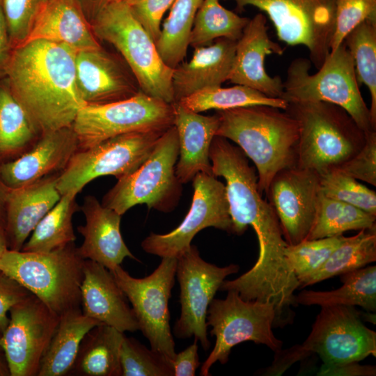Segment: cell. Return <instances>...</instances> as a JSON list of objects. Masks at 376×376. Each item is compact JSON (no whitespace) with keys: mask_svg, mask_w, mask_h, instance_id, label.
Returning <instances> with one entry per match:
<instances>
[{"mask_svg":"<svg viewBox=\"0 0 376 376\" xmlns=\"http://www.w3.org/2000/svg\"><path fill=\"white\" fill-rule=\"evenodd\" d=\"M75 56L70 47L44 40L12 50L6 84L40 136L71 127L86 104L77 88Z\"/></svg>","mask_w":376,"mask_h":376,"instance_id":"obj_1","label":"cell"},{"mask_svg":"<svg viewBox=\"0 0 376 376\" xmlns=\"http://www.w3.org/2000/svg\"><path fill=\"white\" fill-rule=\"evenodd\" d=\"M216 113V136L235 143L253 162L262 194L279 171L297 164L299 125L285 110L252 105Z\"/></svg>","mask_w":376,"mask_h":376,"instance_id":"obj_2","label":"cell"},{"mask_svg":"<svg viewBox=\"0 0 376 376\" xmlns=\"http://www.w3.org/2000/svg\"><path fill=\"white\" fill-rule=\"evenodd\" d=\"M212 173L226 181V192L232 221V233L242 235L251 226L258 237L259 249L267 250L284 242L277 216L262 198L258 174L248 157L228 139L215 136L210 150Z\"/></svg>","mask_w":376,"mask_h":376,"instance_id":"obj_3","label":"cell"},{"mask_svg":"<svg viewBox=\"0 0 376 376\" xmlns=\"http://www.w3.org/2000/svg\"><path fill=\"white\" fill-rule=\"evenodd\" d=\"M285 110L298 123L297 164L319 175L337 168L363 146L366 133L336 104L288 102Z\"/></svg>","mask_w":376,"mask_h":376,"instance_id":"obj_4","label":"cell"},{"mask_svg":"<svg viewBox=\"0 0 376 376\" xmlns=\"http://www.w3.org/2000/svg\"><path fill=\"white\" fill-rule=\"evenodd\" d=\"M84 261L75 243L49 252L8 249L0 258V271L61 316L81 308Z\"/></svg>","mask_w":376,"mask_h":376,"instance_id":"obj_5","label":"cell"},{"mask_svg":"<svg viewBox=\"0 0 376 376\" xmlns=\"http://www.w3.org/2000/svg\"><path fill=\"white\" fill-rule=\"evenodd\" d=\"M311 64L305 58L290 63L281 98L287 103L322 101L336 104L345 109L366 133L376 131L344 41L329 53L314 74L309 72Z\"/></svg>","mask_w":376,"mask_h":376,"instance_id":"obj_6","label":"cell"},{"mask_svg":"<svg viewBox=\"0 0 376 376\" xmlns=\"http://www.w3.org/2000/svg\"><path fill=\"white\" fill-rule=\"evenodd\" d=\"M93 31L121 54L141 91L167 103L175 102L173 68L161 58L155 42L133 15L128 4L116 0L93 19Z\"/></svg>","mask_w":376,"mask_h":376,"instance_id":"obj_7","label":"cell"},{"mask_svg":"<svg viewBox=\"0 0 376 376\" xmlns=\"http://www.w3.org/2000/svg\"><path fill=\"white\" fill-rule=\"evenodd\" d=\"M179 143L174 125L157 141L147 159L133 173L118 180L103 196L102 204L120 215L139 204L169 212L175 209L182 194L175 174Z\"/></svg>","mask_w":376,"mask_h":376,"instance_id":"obj_8","label":"cell"},{"mask_svg":"<svg viewBox=\"0 0 376 376\" xmlns=\"http://www.w3.org/2000/svg\"><path fill=\"white\" fill-rule=\"evenodd\" d=\"M225 299H213L207 314L206 322L215 336L214 346L200 371L202 376L210 375V370L219 361H228L231 349L244 341L263 344L276 352L283 343L274 334L276 311L269 302L244 300L235 290H228Z\"/></svg>","mask_w":376,"mask_h":376,"instance_id":"obj_9","label":"cell"},{"mask_svg":"<svg viewBox=\"0 0 376 376\" xmlns=\"http://www.w3.org/2000/svg\"><path fill=\"white\" fill-rule=\"evenodd\" d=\"M173 104L142 91L134 96L104 104H86L72 124L79 150L106 139L136 132H165L173 125Z\"/></svg>","mask_w":376,"mask_h":376,"instance_id":"obj_10","label":"cell"},{"mask_svg":"<svg viewBox=\"0 0 376 376\" xmlns=\"http://www.w3.org/2000/svg\"><path fill=\"white\" fill-rule=\"evenodd\" d=\"M237 11L247 6L260 10L272 22L278 39L288 45H302L311 63L320 68L330 52L336 0H228Z\"/></svg>","mask_w":376,"mask_h":376,"instance_id":"obj_11","label":"cell"},{"mask_svg":"<svg viewBox=\"0 0 376 376\" xmlns=\"http://www.w3.org/2000/svg\"><path fill=\"white\" fill-rule=\"evenodd\" d=\"M164 132L127 133L78 150L58 175L59 193L77 195L97 178L113 175L118 180L131 174L147 159Z\"/></svg>","mask_w":376,"mask_h":376,"instance_id":"obj_12","label":"cell"},{"mask_svg":"<svg viewBox=\"0 0 376 376\" xmlns=\"http://www.w3.org/2000/svg\"><path fill=\"white\" fill-rule=\"evenodd\" d=\"M149 276L134 278L120 265L110 270L131 303L139 330L150 348L171 361L176 354L170 327L169 300L175 283L178 259L162 258Z\"/></svg>","mask_w":376,"mask_h":376,"instance_id":"obj_13","label":"cell"},{"mask_svg":"<svg viewBox=\"0 0 376 376\" xmlns=\"http://www.w3.org/2000/svg\"><path fill=\"white\" fill-rule=\"evenodd\" d=\"M295 348L301 360L315 353L324 365L359 362L376 356V333L361 322L354 306H323L308 336Z\"/></svg>","mask_w":376,"mask_h":376,"instance_id":"obj_14","label":"cell"},{"mask_svg":"<svg viewBox=\"0 0 376 376\" xmlns=\"http://www.w3.org/2000/svg\"><path fill=\"white\" fill-rule=\"evenodd\" d=\"M239 269L235 264L218 267L206 262L194 245L178 258L175 275L180 288L181 313L173 327L175 336H194L205 350L209 349L206 322L208 307L225 279Z\"/></svg>","mask_w":376,"mask_h":376,"instance_id":"obj_15","label":"cell"},{"mask_svg":"<svg viewBox=\"0 0 376 376\" xmlns=\"http://www.w3.org/2000/svg\"><path fill=\"white\" fill-rule=\"evenodd\" d=\"M191 207L185 217L172 231L151 233L141 242L146 253L161 258H178L191 246L201 230L213 227L232 233L226 187L212 174L197 173L194 179Z\"/></svg>","mask_w":376,"mask_h":376,"instance_id":"obj_16","label":"cell"},{"mask_svg":"<svg viewBox=\"0 0 376 376\" xmlns=\"http://www.w3.org/2000/svg\"><path fill=\"white\" fill-rule=\"evenodd\" d=\"M1 334L10 376H37L60 316L33 294L14 305Z\"/></svg>","mask_w":376,"mask_h":376,"instance_id":"obj_17","label":"cell"},{"mask_svg":"<svg viewBox=\"0 0 376 376\" xmlns=\"http://www.w3.org/2000/svg\"><path fill=\"white\" fill-rule=\"evenodd\" d=\"M320 193V175L298 165L282 169L273 178L265 194L287 244L306 240Z\"/></svg>","mask_w":376,"mask_h":376,"instance_id":"obj_18","label":"cell"},{"mask_svg":"<svg viewBox=\"0 0 376 376\" xmlns=\"http://www.w3.org/2000/svg\"><path fill=\"white\" fill-rule=\"evenodd\" d=\"M284 49L269 36L267 17L258 13L251 18L236 42L235 52L228 81L245 86L264 95L281 98L283 81L280 76H270L265 59L270 54L282 55Z\"/></svg>","mask_w":376,"mask_h":376,"instance_id":"obj_19","label":"cell"},{"mask_svg":"<svg viewBox=\"0 0 376 376\" xmlns=\"http://www.w3.org/2000/svg\"><path fill=\"white\" fill-rule=\"evenodd\" d=\"M79 150L72 126L42 134L18 157L0 164V178L10 189L63 171Z\"/></svg>","mask_w":376,"mask_h":376,"instance_id":"obj_20","label":"cell"},{"mask_svg":"<svg viewBox=\"0 0 376 376\" xmlns=\"http://www.w3.org/2000/svg\"><path fill=\"white\" fill-rule=\"evenodd\" d=\"M76 80L86 104H104L130 98L141 90L132 73L101 48L76 52Z\"/></svg>","mask_w":376,"mask_h":376,"instance_id":"obj_21","label":"cell"},{"mask_svg":"<svg viewBox=\"0 0 376 376\" xmlns=\"http://www.w3.org/2000/svg\"><path fill=\"white\" fill-rule=\"evenodd\" d=\"M81 307L86 316L123 333L139 330L129 301L111 272L91 260L84 264Z\"/></svg>","mask_w":376,"mask_h":376,"instance_id":"obj_22","label":"cell"},{"mask_svg":"<svg viewBox=\"0 0 376 376\" xmlns=\"http://www.w3.org/2000/svg\"><path fill=\"white\" fill-rule=\"evenodd\" d=\"M80 210L84 215L85 224L77 227L84 237L77 249L84 260L97 262L109 270L120 265L125 258L138 260L123 239L122 215L103 205L92 195L85 196Z\"/></svg>","mask_w":376,"mask_h":376,"instance_id":"obj_23","label":"cell"},{"mask_svg":"<svg viewBox=\"0 0 376 376\" xmlns=\"http://www.w3.org/2000/svg\"><path fill=\"white\" fill-rule=\"evenodd\" d=\"M58 174L10 189L5 228L9 250L21 251L39 221L60 200L61 195L56 187Z\"/></svg>","mask_w":376,"mask_h":376,"instance_id":"obj_24","label":"cell"},{"mask_svg":"<svg viewBox=\"0 0 376 376\" xmlns=\"http://www.w3.org/2000/svg\"><path fill=\"white\" fill-rule=\"evenodd\" d=\"M237 40L219 38L209 45L194 48L191 58L173 68L175 102L201 90L221 86L228 81Z\"/></svg>","mask_w":376,"mask_h":376,"instance_id":"obj_25","label":"cell"},{"mask_svg":"<svg viewBox=\"0 0 376 376\" xmlns=\"http://www.w3.org/2000/svg\"><path fill=\"white\" fill-rule=\"evenodd\" d=\"M173 125L178 133L179 159L175 174L182 184L192 181L198 173L212 174L210 159L212 141L219 125L217 113L204 116L173 103Z\"/></svg>","mask_w":376,"mask_h":376,"instance_id":"obj_26","label":"cell"},{"mask_svg":"<svg viewBox=\"0 0 376 376\" xmlns=\"http://www.w3.org/2000/svg\"><path fill=\"white\" fill-rule=\"evenodd\" d=\"M95 36L79 0H47L24 42L48 40L77 52L101 48Z\"/></svg>","mask_w":376,"mask_h":376,"instance_id":"obj_27","label":"cell"},{"mask_svg":"<svg viewBox=\"0 0 376 376\" xmlns=\"http://www.w3.org/2000/svg\"><path fill=\"white\" fill-rule=\"evenodd\" d=\"M125 334L100 324L84 336L68 375L122 376L120 351Z\"/></svg>","mask_w":376,"mask_h":376,"instance_id":"obj_28","label":"cell"},{"mask_svg":"<svg viewBox=\"0 0 376 376\" xmlns=\"http://www.w3.org/2000/svg\"><path fill=\"white\" fill-rule=\"evenodd\" d=\"M100 324L86 316L81 308L61 315L57 328L40 361L37 376L68 375L84 336Z\"/></svg>","mask_w":376,"mask_h":376,"instance_id":"obj_29","label":"cell"},{"mask_svg":"<svg viewBox=\"0 0 376 376\" xmlns=\"http://www.w3.org/2000/svg\"><path fill=\"white\" fill-rule=\"evenodd\" d=\"M343 285L330 291L302 290L295 296L297 304L305 306H359L376 311V266H370L341 275Z\"/></svg>","mask_w":376,"mask_h":376,"instance_id":"obj_30","label":"cell"},{"mask_svg":"<svg viewBox=\"0 0 376 376\" xmlns=\"http://www.w3.org/2000/svg\"><path fill=\"white\" fill-rule=\"evenodd\" d=\"M375 260L376 228L361 230L355 235L345 237L317 270L299 279L300 287L359 269Z\"/></svg>","mask_w":376,"mask_h":376,"instance_id":"obj_31","label":"cell"},{"mask_svg":"<svg viewBox=\"0 0 376 376\" xmlns=\"http://www.w3.org/2000/svg\"><path fill=\"white\" fill-rule=\"evenodd\" d=\"M77 195L61 196L58 203L37 224L21 251L49 252L75 243L77 237L72 226V217L78 211Z\"/></svg>","mask_w":376,"mask_h":376,"instance_id":"obj_32","label":"cell"},{"mask_svg":"<svg viewBox=\"0 0 376 376\" xmlns=\"http://www.w3.org/2000/svg\"><path fill=\"white\" fill-rule=\"evenodd\" d=\"M40 136L7 84L0 86V159L18 157Z\"/></svg>","mask_w":376,"mask_h":376,"instance_id":"obj_33","label":"cell"},{"mask_svg":"<svg viewBox=\"0 0 376 376\" xmlns=\"http://www.w3.org/2000/svg\"><path fill=\"white\" fill-rule=\"evenodd\" d=\"M376 216L320 193L314 220L306 240L343 235L348 230L376 228Z\"/></svg>","mask_w":376,"mask_h":376,"instance_id":"obj_34","label":"cell"},{"mask_svg":"<svg viewBox=\"0 0 376 376\" xmlns=\"http://www.w3.org/2000/svg\"><path fill=\"white\" fill-rule=\"evenodd\" d=\"M203 0H175L164 19L155 42L157 51L169 67L175 68L183 61L196 12Z\"/></svg>","mask_w":376,"mask_h":376,"instance_id":"obj_35","label":"cell"},{"mask_svg":"<svg viewBox=\"0 0 376 376\" xmlns=\"http://www.w3.org/2000/svg\"><path fill=\"white\" fill-rule=\"evenodd\" d=\"M249 19L226 8L219 0H203L194 20L189 45L207 46L221 38L237 40Z\"/></svg>","mask_w":376,"mask_h":376,"instance_id":"obj_36","label":"cell"},{"mask_svg":"<svg viewBox=\"0 0 376 376\" xmlns=\"http://www.w3.org/2000/svg\"><path fill=\"white\" fill-rule=\"evenodd\" d=\"M177 102L196 113L252 105H268L285 109L288 105L287 102L281 98L270 97L251 88L238 84L228 88H205Z\"/></svg>","mask_w":376,"mask_h":376,"instance_id":"obj_37","label":"cell"},{"mask_svg":"<svg viewBox=\"0 0 376 376\" xmlns=\"http://www.w3.org/2000/svg\"><path fill=\"white\" fill-rule=\"evenodd\" d=\"M344 42L352 58L359 85L364 84L370 92V111L376 127V20L359 24L347 34Z\"/></svg>","mask_w":376,"mask_h":376,"instance_id":"obj_38","label":"cell"},{"mask_svg":"<svg viewBox=\"0 0 376 376\" xmlns=\"http://www.w3.org/2000/svg\"><path fill=\"white\" fill-rule=\"evenodd\" d=\"M320 191L376 216V192L337 168L320 175Z\"/></svg>","mask_w":376,"mask_h":376,"instance_id":"obj_39","label":"cell"},{"mask_svg":"<svg viewBox=\"0 0 376 376\" xmlns=\"http://www.w3.org/2000/svg\"><path fill=\"white\" fill-rule=\"evenodd\" d=\"M122 376H174L171 361L124 335L120 351Z\"/></svg>","mask_w":376,"mask_h":376,"instance_id":"obj_40","label":"cell"},{"mask_svg":"<svg viewBox=\"0 0 376 376\" xmlns=\"http://www.w3.org/2000/svg\"><path fill=\"white\" fill-rule=\"evenodd\" d=\"M343 235L304 240L285 248L284 255L290 269L299 279L317 270L343 241Z\"/></svg>","mask_w":376,"mask_h":376,"instance_id":"obj_41","label":"cell"},{"mask_svg":"<svg viewBox=\"0 0 376 376\" xmlns=\"http://www.w3.org/2000/svg\"><path fill=\"white\" fill-rule=\"evenodd\" d=\"M368 19L376 20V0H336L330 52L335 51L352 30Z\"/></svg>","mask_w":376,"mask_h":376,"instance_id":"obj_42","label":"cell"},{"mask_svg":"<svg viewBox=\"0 0 376 376\" xmlns=\"http://www.w3.org/2000/svg\"><path fill=\"white\" fill-rule=\"evenodd\" d=\"M47 0H2L12 49L23 44Z\"/></svg>","mask_w":376,"mask_h":376,"instance_id":"obj_43","label":"cell"},{"mask_svg":"<svg viewBox=\"0 0 376 376\" xmlns=\"http://www.w3.org/2000/svg\"><path fill=\"white\" fill-rule=\"evenodd\" d=\"M337 169L359 181L375 187L376 131L366 133L362 148Z\"/></svg>","mask_w":376,"mask_h":376,"instance_id":"obj_44","label":"cell"},{"mask_svg":"<svg viewBox=\"0 0 376 376\" xmlns=\"http://www.w3.org/2000/svg\"><path fill=\"white\" fill-rule=\"evenodd\" d=\"M175 0H137L130 5L136 19L155 42L160 36L164 15Z\"/></svg>","mask_w":376,"mask_h":376,"instance_id":"obj_45","label":"cell"},{"mask_svg":"<svg viewBox=\"0 0 376 376\" xmlns=\"http://www.w3.org/2000/svg\"><path fill=\"white\" fill-rule=\"evenodd\" d=\"M31 292L15 280L0 271V335L9 322L8 313Z\"/></svg>","mask_w":376,"mask_h":376,"instance_id":"obj_46","label":"cell"},{"mask_svg":"<svg viewBox=\"0 0 376 376\" xmlns=\"http://www.w3.org/2000/svg\"><path fill=\"white\" fill-rule=\"evenodd\" d=\"M195 340V339H194ZM197 340L184 350L176 353L173 361L174 376H194L200 365Z\"/></svg>","mask_w":376,"mask_h":376,"instance_id":"obj_47","label":"cell"},{"mask_svg":"<svg viewBox=\"0 0 376 376\" xmlns=\"http://www.w3.org/2000/svg\"><path fill=\"white\" fill-rule=\"evenodd\" d=\"M376 368L372 366H362L358 362H350L338 365H322L318 375L329 376H373Z\"/></svg>","mask_w":376,"mask_h":376,"instance_id":"obj_48","label":"cell"},{"mask_svg":"<svg viewBox=\"0 0 376 376\" xmlns=\"http://www.w3.org/2000/svg\"><path fill=\"white\" fill-rule=\"evenodd\" d=\"M12 50L2 0H0V72L3 73Z\"/></svg>","mask_w":376,"mask_h":376,"instance_id":"obj_49","label":"cell"},{"mask_svg":"<svg viewBox=\"0 0 376 376\" xmlns=\"http://www.w3.org/2000/svg\"><path fill=\"white\" fill-rule=\"evenodd\" d=\"M10 188L0 178V235L5 236L6 204Z\"/></svg>","mask_w":376,"mask_h":376,"instance_id":"obj_50","label":"cell"},{"mask_svg":"<svg viewBox=\"0 0 376 376\" xmlns=\"http://www.w3.org/2000/svg\"><path fill=\"white\" fill-rule=\"evenodd\" d=\"M116 0H79L84 13L93 19L105 6Z\"/></svg>","mask_w":376,"mask_h":376,"instance_id":"obj_51","label":"cell"},{"mask_svg":"<svg viewBox=\"0 0 376 376\" xmlns=\"http://www.w3.org/2000/svg\"><path fill=\"white\" fill-rule=\"evenodd\" d=\"M1 352H0V376H10L6 359V358L3 359V357H4L5 356L2 357Z\"/></svg>","mask_w":376,"mask_h":376,"instance_id":"obj_52","label":"cell"},{"mask_svg":"<svg viewBox=\"0 0 376 376\" xmlns=\"http://www.w3.org/2000/svg\"><path fill=\"white\" fill-rule=\"evenodd\" d=\"M8 249L5 236L0 235V258Z\"/></svg>","mask_w":376,"mask_h":376,"instance_id":"obj_53","label":"cell"},{"mask_svg":"<svg viewBox=\"0 0 376 376\" xmlns=\"http://www.w3.org/2000/svg\"><path fill=\"white\" fill-rule=\"evenodd\" d=\"M119 1H121L128 4L130 6V5L132 4L134 2H135L137 0H119Z\"/></svg>","mask_w":376,"mask_h":376,"instance_id":"obj_54","label":"cell"},{"mask_svg":"<svg viewBox=\"0 0 376 376\" xmlns=\"http://www.w3.org/2000/svg\"><path fill=\"white\" fill-rule=\"evenodd\" d=\"M1 336L0 335V352H3L1 348Z\"/></svg>","mask_w":376,"mask_h":376,"instance_id":"obj_55","label":"cell"}]
</instances>
